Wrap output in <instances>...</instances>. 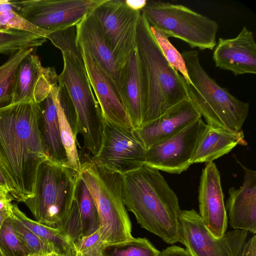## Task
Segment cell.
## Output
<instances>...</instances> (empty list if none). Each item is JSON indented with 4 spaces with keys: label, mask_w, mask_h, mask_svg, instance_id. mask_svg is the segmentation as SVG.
Returning a JSON list of instances; mask_svg holds the SVG:
<instances>
[{
    "label": "cell",
    "mask_w": 256,
    "mask_h": 256,
    "mask_svg": "<svg viewBox=\"0 0 256 256\" xmlns=\"http://www.w3.org/2000/svg\"><path fill=\"white\" fill-rule=\"evenodd\" d=\"M41 109L20 102L0 108V168L14 200L33 196L38 170L48 158L40 131Z\"/></svg>",
    "instance_id": "1"
},
{
    "label": "cell",
    "mask_w": 256,
    "mask_h": 256,
    "mask_svg": "<svg viewBox=\"0 0 256 256\" xmlns=\"http://www.w3.org/2000/svg\"><path fill=\"white\" fill-rule=\"evenodd\" d=\"M123 176L124 203L140 226L167 244L180 242L178 198L160 170L144 164Z\"/></svg>",
    "instance_id": "2"
},
{
    "label": "cell",
    "mask_w": 256,
    "mask_h": 256,
    "mask_svg": "<svg viewBox=\"0 0 256 256\" xmlns=\"http://www.w3.org/2000/svg\"><path fill=\"white\" fill-rule=\"evenodd\" d=\"M136 46L147 92L142 126L190 98L185 79L166 59L142 13L137 27Z\"/></svg>",
    "instance_id": "3"
},
{
    "label": "cell",
    "mask_w": 256,
    "mask_h": 256,
    "mask_svg": "<svg viewBox=\"0 0 256 256\" xmlns=\"http://www.w3.org/2000/svg\"><path fill=\"white\" fill-rule=\"evenodd\" d=\"M86 184L99 216L103 244L124 242L134 237L122 198L123 174L86 156L78 174Z\"/></svg>",
    "instance_id": "4"
},
{
    "label": "cell",
    "mask_w": 256,
    "mask_h": 256,
    "mask_svg": "<svg viewBox=\"0 0 256 256\" xmlns=\"http://www.w3.org/2000/svg\"><path fill=\"white\" fill-rule=\"evenodd\" d=\"M182 55L190 81L187 84L189 98L206 124L232 132L242 130L249 114V104L237 98L207 74L197 51H183Z\"/></svg>",
    "instance_id": "5"
},
{
    "label": "cell",
    "mask_w": 256,
    "mask_h": 256,
    "mask_svg": "<svg viewBox=\"0 0 256 256\" xmlns=\"http://www.w3.org/2000/svg\"><path fill=\"white\" fill-rule=\"evenodd\" d=\"M78 177V174L66 165L48 158L40 166L34 196L24 202L36 222L62 232Z\"/></svg>",
    "instance_id": "6"
},
{
    "label": "cell",
    "mask_w": 256,
    "mask_h": 256,
    "mask_svg": "<svg viewBox=\"0 0 256 256\" xmlns=\"http://www.w3.org/2000/svg\"><path fill=\"white\" fill-rule=\"evenodd\" d=\"M63 56L64 68L58 84L68 94L76 118V133L83 138L84 148L96 156L101 148L104 118L86 72L83 58Z\"/></svg>",
    "instance_id": "7"
},
{
    "label": "cell",
    "mask_w": 256,
    "mask_h": 256,
    "mask_svg": "<svg viewBox=\"0 0 256 256\" xmlns=\"http://www.w3.org/2000/svg\"><path fill=\"white\" fill-rule=\"evenodd\" d=\"M140 12L150 26L191 48L212 50L216 45L218 23L184 6L148 0Z\"/></svg>",
    "instance_id": "8"
},
{
    "label": "cell",
    "mask_w": 256,
    "mask_h": 256,
    "mask_svg": "<svg viewBox=\"0 0 256 256\" xmlns=\"http://www.w3.org/2000/svg\"><path fill=\"white\" fill-rule=\"evenodd\" d=\"M111 51L123 66L135 49L140 10L126 0H104L91 12Z\"/></svg>",
    "instance_id": "9"
},
{
    "label": "cell",
    "mask_w": 256,
    "mask_h": 256,
    "mask_svg": "<svg viewBox=\"0 0 256 256\" xmlns=\"http://www.w3.org/2000/svg\"><path fill=\"white\" fill-rule=\"evenodd\" d=\"M104 0H12L13 10L27 21L50 33L76 26Z\"/></svg>",
    "instance_id": "10"
},
{
    "label": "cell",
    "mask_w": 256,
    "mask_h": 256,
    "mask_svg": "<svg viewBox=\"0 0 256 256\" xmlns=\"http://www.w3.org/2000/svg\"><path fill=\"white\" fill-rule=\"evenodd\" d=\"M180 240L192 256H240L248 232L234 230L219 238L214 237L194 209L181 210Z\"/></svg>",
    "instance_id": "11"
},
{
    "label": "cell",
    "mask_w": 256,
    "mask_h": 256,
    "mask_svg": "<svg viewBox=\"0 0 256 256\" xmlns=\"http://www.w3.org/2000/svg\"><path fill=\"white\" fill-rule=\"evenodd\" d=\"M206 124L201 118L174 135L146 151L144 164L171 174H179L193 164V158Z\"/></svg>",
    "instance_id": "12"
},
{
    "label": "cell",
    "mask_w": 256,
    "mask_h": 256,
    "mask_svg": "<svg viewBox=\"0 0 256 256\" xmlns=\"http://www.w3.org/2000/svg\"><path fill=\"white\" fill-rule=\"evenodd\" d=\"M146 151L134 129L120 126L104 119L101 148L98 154L90 158L124 174L144 164Z\"/></svg>",
    "instance_id": "13"
},
{
    "label": "cell",
    "mask_w": 256,
    "mask_h": 256,
    "mask_svg": "<svg viewBox=\"0 0 256 256\" xmlns=\"http://www.w3.org/2000/svg\"><path fill=\"white\" fill-rule=\"evenodd\" d=\"M78 46L104 118L120 126L134 129L122 94L114 80L84 48Z\"/></svg>",
    "instance_id": "14"
},
{
    "label": "cell",
    "mask_w": 256,
    "mask_h": 256,
    "mask_svg": "<svg viewBox=\"0 0 256 256\" xmlns=\"http://www.w3.org/2000/svg\"><path fill=\"white\" fill-rule=\"evenodd\" d=\"M199 215L210 233L222 238L226 232L228 219L222 188L220 173L213 162L202 170L198 187Z\"/></svg>",
    "instance_id": "15"
},
{
    "label": "cell",
    "mask_w": 256,
    "mask_h": 256,
    "mask_svg": "<svg viewBox=\"0 0 256 256\" xmlns=\"http://www.w3.org/2000/svg\"><path fill=\"white\" fill-rule=\"evenodd\" d=\"M58 84V75L54 68L44 67L33 52L19 64L16 75L11 104L20 102L40 104Z\"/></svg>",
    "instance_id": "16"
},
{
    "label": "cell",
    "mask_w": 256,
    "mask_h": 256,
    "mask_svg": "<svg viewBox=\"0 0 256 256\" xmlns=\"http://www.w3.org/2000/svg\"><path fill=\"white\" fill-rule=\"evenodd\" d=\"M215 66L235 76L256 74V43L254 32L244 26L234 38H220L214 48Z\"/></svg>",
    "instance_id": "17"
},
{
    "label": "cell",
    "mask_w": 256,
    "mask_h": 256,
    "mask_svg": "<svg viewBox=\"0 0 256 256\" xmlns=\"http://www.w3.org/2000/svg\"><path fill=\"white\" fill-rule=\"evenodd\" d=\"M202 116L188 98L142 127L134 129L136 136L146 150L178 132Z\"/></svg>",
    "instance_id": "18"
},
{
    "label": "cell",
    "mask_w": 256,
    "mask_h": 256,
    "mask_svg": "<svg viewBox=\"0 0 256 256\" xmlns=\"http://www.w3.org/2000/svg\"><path fill=\"white\" fill-rule=\"evenodd\" d=\"M244 172V180L238 188L231 187L226 208L228 219L234 230L256 233V171L238 161Z\"/></svg>",
    "instance_id": "19"
},
{
    "label": "cell",
    "mask_w": 256,
    "mask_h": 256,
    "mask_svg": "<svg viewBox=\"0 0 256 256\" xmlns=\"http://www.w3.org/2000/svg\"><path fill=\"white\" fill-rule=\"evenodd\" d=\"M120 92L134 128H140L145 113L147 92L136 46L122 66Z\"/></svg>",
    "instance_id": "20"
},
{
    "label": "cell",
    "mask_w": 256,
    "mask_h": 256,
    "mask_svg": "<svg viewBox=\"0 0 256 256\" xmlns=\"http://www.w3.org/2000/svg\"><path fill=\"white\" fill-rule=\"evenodd\" d=\"M76 30L77 44L84 48L110 75L120 92L122 66L111 51L90 14L76 25Z\"/></svg>",
    "instance_id": "21"
},
{
    "label": "cell",
    "mask_w": 256,
    "mask_h": 256,
    "mask_svg": "<svg viewBox=\"0 0 256 256\" xmlns=\"http://www.w3.org/2000/svg\"><path fill=\"white\" fill-rule=\"evenodd\" d=\"M58 90V84L54 86L46 98L38 104L41 109L40 131L47 158L66 165L67 158L61 140L56 106Z\"/></svg>",
    "instance_id": "22"
},
{
    "label": "cell",
    "mask_w": 256,
    "mask_h": 256,
    "mask_svg": "<svg viewBox=\"0 0 256 256\" xmlns=\"http://www.w3.org/2000/svg\"><path fill=\"white\" fill-rule=\"evenodd\" d=\"M238 145H248L242 130L232 132L206 124L194 156L193 164L212 162Z\"/></svg>",
    "instance_id": "23"
},
{
    "label": "cell",
    "mask_w": 256,
    "mask_h": 256,
    "mask_svg": "<svg viewBox=\"0 0 256 256\" xmlns=\"http://www.w3.org/2000/svg\"><path fill=\"white\" fill-rule=\"evenodd\" d=\"M12 214L39 238L50 246L60 256H77L78 252L72 241L59 230L53 228L28 218L14 204Z\"/></svg>",
    "instance_id": "24"
},
{
    "label": "cell",
    "mask_w": 256,
    "mask_h": 256,
    "mask_svg": "<svg viewBox=\"0 0 256 256\" xmlns=\"http://www.w3.org/2000/svg\"><path fill=\"white\" fill-rule=\"evenodd\" d=\"M74 197L78 208L82 237L90 236L100 228L99 216L94 200L79 175Z\"/></svg>",
    "instance_id": "25"
},
{
    "label": "cell",
    "mask_w": 256,
    "mask_h": 256,
    "mask_svg": "<svg viewBox=\"0 0 256 256\" xmlns=\"http://www.w3.org/2000/svg\"><path fill=\"white\" fill-rule=\"evenodd\" d=\"M36 48H25L10 56L0 66V108L10 104L12 100L18 67L21 61Z\"/></svg>",
    "instance_id": "26"
},
{
    "label": "cell",
    "mask_w": 256,
    "mask_h": 256,
    "mask_svg": "<svg viewBox=\"0 0 256 256\" xmlns=\"http://www.w3.org/2000/svg\"><path fill=\"white\" fill-rule=\"evenodd\" d=\"M56 101L60 135L67 158L66 165L79 174L81 162L76 146V136L61 104L58 90Z\"/></svg>",
    "instance_id": "27"
},
{
    "label": "cell",
    "mask_w": 256,
    "mask_h": 256,
    "mask_svg": "<svg viewBox=\"0 0 256 256\" xmlns=\"http://www.w3.org/2000/svg\"><path fill=\"white\" fill-rule=\"evenodd\" d=\"M101 252L102 256H159L160 252L146 238L102 244Z\"/></svg>",
    "instance_id": "28"
},
{
    "label": "cell",
    "mask_w": 256,
    "mask_h": 256,
    "mask_svg": "<svg viewBox=\"0 0 256 256\" xmlns=\"http://www.w3.org/2000/svg\"><path fill=\"white\" fill-rule=\"evenodd\" d=\"M44 37L30 32L0 30V54H12L22 48H36L46 41Z\"/></svg>",
    "instance_id": "29"
},
{
    "label": "cell",
    "mask_w": 256,
    "mask_h": 256,
    "mask_svg": "<svg viewBox=\"0 0 256 256\" xmlns=\"http://www.w3.org/2000/svg\"><path fill=\"white\" fill-rule=\"evenodd\" d=\"M14 229L29 254L48 255L54 252L52 248L10 214Z\"/></svg>",
    "instance_id": "30"
},
{
    "label": "cell",
    "mask_w": 256,
    "mask_h": 256,
    "mask_svg": "<svg viewBox=\"0 0 256 256\" xmlns=\"http://www.w3.org/2000/svg\"><path fill=\"white\" fill-rule=\"evenodd\" d=\"M46 38L61 50L63 56L74 59L82 58L76 42V26L49 33Z\"/></svg>",
    "instance_id": "31"
},
{
    "label": "cell",
    "mask_w": 256,
    "mask_h": 256,
    "mask_svg": "<svg viewBox=\"0 0 256 256\" xmlns=\"http://www.w3.org/2000/svg\"><path fill=\"white\" fill-rule=\"evenodd\" d=\"M0 249L5 256L29 255L14 229L10 214L0 228Z\"/></svg>",
    "instance_id": "32"
},
{
    "label": "cell",
    "mask_w": 256,
    "mask_h": 256,
    "mask_svg": "<svg viewBox=\"0 0 256 256\" xmlns=\"http://www.w3.org/2000/svg\"><path fill=\"white\" fill-rule=\"evenodd\" d=\"M150 28L166 59L183 76L187 84H190L186 63L182 54L172 44L165 34L154 27L150 26Z\"/></svg>",
    "instance_id": "33"
},
{
    "label": "cell",
    "mask_w": 256,
    "mask_h": 256,
    "mask_svg": "<svg viewBox=\"0 0 256 256\" xmlns=\"http://www.w3.org/2000/svg\"><path fill=\"white\" fill-rule=\"evenodd\" d=\"M0 30L27 32L44 38L48 34L27 21L13 9L0 14Z\"/></svg>",
    "instance_id": "34"
},
{
    "label": "cell",
    "mask_w": 256,
    "mask_h": 256,
    "mask_svg": "<svg viewBox=\"0 0 256 256\" xmlns=\"http://www.w3.org/2000/svg\"><path fill=\"white\" fill-rule=\"evenodd\" d=\"M102 244L98 229L90 236L82 237L75 246L78 253L82 256H102L101 252Z\"/></svg>",
    "instance_id": "35"
},
{
    "label": "cell",
    "mask_w": 256,
    "mask_h": 256,
    "mask_svg": "<svg viewBox=\"0 0 256 256\" xmlns=\"http://www.w3.org/2000/svg\"><path fill=\"white\" fill-rule=\"evenodd\" d=\"M14 200L8 190L3 186H0V212L4 210L12 211Z\"/></svg>",
    "instance_id": "36"
},
{
    "label": "cell",
    "mask_w": 256,
    "mask_h": 256,
    "mask_svg": "<svg viewBox=\"0 0 256 256\" xmlns=\"http://www.w3.org/2000/svg\"><path fill=\"white\" fill-rule=\"evenodd\" d=\"M159 256H192V255L184 248L173 245L160 252Z\"/></svg>",
    "instance_id": "37"
},
{
    "label": "cell",
    "mask_w": 256,
    "mask_h": 256,
    "mask_svg": "<svg viewBox=\"0 0 256 256\" xmlns=\"http://www.w3.org/2000/svg\"><path fill=\"white\" fill-rule=\"evenodd\" d=\"M244 256H256V236L255 234L246 242Z\"/></svg>",
    "instance_id": "38"
},
{
    "label": "cell",
    "mask_w": 256,
    "mask_h": 256,
    "mask_svg": "<svg viewBox=\"0 0 256 256\" xmlns=\"http://www.w3.org/2000/svg\"><path fill=\"white\" fill-rule=\"evenodd\" d=\"M11 9H13L11 0H0V14Z\"/></svg>",
    "instance_id": "39"
},
{
    "label": "cell",
    "mask_w": 256,
    "mask_h": 256,
    "mask_svg": "<svg viewBox=\"0 0 256 256\" xmlns=\"http://www.w3.org/2000/svg\"><path fill=\"white\" fill-rule=\"evenodd\" d=\"M146 0L131 1L126 0V2L128 4L133 8L141 10L142 8L144 6L146 3Z\"/></svg>",
    "instance_id": "40"
},
{
    "label": "cell",
    "mask_w": 256,
    "mask_h": 256,
    "mask_svg": "<svg viewBox=\"0 0 256 256\" xmlns=\"http://www.w3.org/2000/svg\"><path fill=\"white\" fill-rule=\"evenodd\" d=\"M0 186H3L6 188L10 192V188L8 182L0 168Z\"/></svg>",
    "instance_id": "41"
},
{
    "label": "cell",
    "mask_w": 256,
    "mask_h": 256,
    "mask_svg": "<svg viewBox=\"0 0 256 256\" xmlns=\"http://www.w3.org/2000/svg\"><path fill=\"white\" fill-rule=\"evenodd\" d=\"M12 212V210H4L0 212V228L3 222L7 217H8L10 214Z\"/></svg>",
    "instance_id": "42"
},
{
    "label": "cell",
    "mask_w": 256,
    "mask_h": 256,
    "mask_svg": "<svg viewBox=\"0 0 256 256\" xmlns=\"http://www.w3.org/2000/svg\"><path fill=\"white\" fill-rule=\"evenodd\" d=\"M246 242L245 244L240 256H245L246 251Z\"/></svg>",
    "instance_id": "43"
},
{
    "label": "cell",
    "mask_w": 256,
    "mask_h": 256,
    "mask_svg": "<svg viewBox=\"0 0 256 256\" xmlns=\"http://www.w3.org/2000/svg\"><path fill=\"white\" fill-rule=\"evenodd\" d=\"M60 256L57 254H56V253L54 252H52V253H51V254H48L47 256Z\"/></svg>",
    "instance_id": "44"
},
{
    "label": "cell",
    "mask_w": 256,
    "mask_h": 256,
    "mask_svg": "<svg viewBox=\"0 0 256 256\" xmlns=\"http://www.w3.org/2000/svg\"><path fill=\"white\" fill-rule=\"evenodd\" d=\"M46 256H47V255H46ZM45 256V255H40V254H29L28 256Z\"/></svg>",
    "instance_id": "45"
},
{
    "label": "cell",
    "mask_w": 256,
    "mask_h": 256,
    "mask_svg": "<svg viewBox=\"0 0 256 256\" xmlns=\"http://www.w3.org/2000/svg\"><path fill=\"white\" fill-rule=\"evenodd\" d=\"M0 256H5L0 249Z\"/></svg>",
    "instance_id": "46"
},
{
    "label": "cell",
    "mask_w": 256,
    "mask_h": 256,
    "mask_svg": "<svg viewBox=\"0 0 256 256\" xmlns=\"http://www.w3.org/2000/svg\"><path fill=\"white\" fill-rule=\"evenodd\" d=\"M77 256H82L80 254L78 253Z\"/></svg>",
    "instance_id": "47"
}]
</instances>
